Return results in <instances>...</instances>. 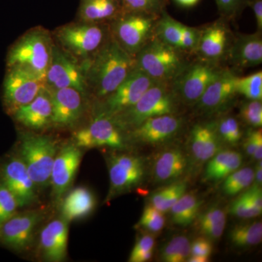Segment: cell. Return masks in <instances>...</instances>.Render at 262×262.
Segmentation results:
<instances>
[{
	"instance_id": "cell-12",
	"label": "cell",
	"mask_w": 262,
	"mask_h": 262,
	"mask_svg": "<svg viewBox=\"0 0 262 262\" xmlns=\"http://www.w3.org/2000/svg\"><path fill=\"white\" fill-rule=\"evenodd\" d=\"M46 84L50 89H74L82 94L87 86L85 75L80 67L64 52L54 47L46 72Z\"/></svg>"
},
{
	"instance_id": "cell-50",
	"label": "cell",
	"mask_w": 262,
	"mask_h": 262,
	"mask_svg": "<svg viewBox=\"0 0 262 262\" xmlns=\"http://www.w3.org/2000/svg\"><path fill=\"white\" fill-rule=\"evenodd\" d=\"M254 180H256V184L258 186L261 185L262 183V163L261 160H258L257 165L256 166V170H254Z\"/></svg>"
},
{
	"instance_id": "cell-33",
	"label": "cell",
	"mask_w": 262,
	"mask_h": 262,
	"mask_svg": "<svg viewBox=\"0 0 262 262\" xmlns=\"http://www.w3.org/2000/svg\"><path fill=\"white\" fill-rule=\"evenodd\" d=\"M187 184L178 182L170 184L155 192L150 198V203L157 209L163 212L168 211L172 206L186 193Z\"/></svg>"
},
{
	"instance_id": "cell-1",
	"label": "cell",
	"mask_w": 262,
	"mask_h": 262,
	"mask_svg": "<svg viewBox=\"0 0 262 262\" xmlns=\"http://www.w3.org/2000/svg\"><path fill=\"white\" fill-rule=\"evenodd\" d=\"M136 57L131 56L113 37L91 57L84 75L95 94L107 97L136 68Z\"/></svg>"
},
{
	"instance_id": "cell-19",
	"label": "cell",
	"mask_w": 262,
	"mask_h": 262,
	"mask_svg": "<svg viewBox=\"0 0 262 262\" xmlns=\"http://www.w3.org/2000/svg\"><path fill=\"white\" fill-rule=\"evenodd\" d=\"M39 220L40 216L37 212L15 213L0 226V242L16 251L27 249L32 244Z\"/></svg>"
},
{
	"instance_id": "cell-45",
	"label": "cell",
	"mask_w": 262,
	"mask_h": 262,
	"mask_svg": "<svg viewBox=\"0 0 262 262\" xmlns=\"http://www.w3.org/2000/svg\"><path fill=\"white\" fill-rule=\"evenodd\" d=\"M229 211L232 215L239 218L250 219L261 214L262 210L253 206L241 194L231 204Z\"/></svg>"
},
{
	"instance_id": "cell-32",
	"label": "cell",
	"mask_w": 262,
	"mask_h": 262,
	"mask_svg": "<svg viewBox=\"0 0 262 262\" xmlns=\"http://www.w3.org/2000/svg\"><path fill=\"white\" fill-rule=\"evenodd\" d=\"M225 212L219 208H211L200 216L198 225L202 233L211 239L222 237L226 226Z\"/></svg>"
},
{
	"instance_id": "cell-34",
	"label": "cell",
	"mask_w": 262,
	"mask_h": 262,
	"mask_svg": "<svg viewBox=\"0 0 262 262\" xmlns=\"http://www.w3.org/2000/svg\"><path fill=\"white\" fill-rule=\"evenodd\" d=\"M191 252V243L184 235L177 236L165 244L161 251V258L166 262L187 261Z\"/></svg>"
},
{
	"instance_id": "cell-24",
	"label": "cell",
	"mask_w": 262,
	"mask_h": 262,
	"mask_svg": "<svg viewBox=\"0 0 262 262\" xmlns=\"http://www.w3.org/2000/svg\"><path fill=\"white\" fill-rule=\"evenodd\" d=\"M220 140L214 122H201L193 126L190 134L191 149L196 160L208 161L221 151Z\"/></svg>"
},
{
	"instance_id": "cell-18",
	"label": "cell",
	"mask_w": 262,
	"mask_h": 262,
	"mask_svg": "<svg viewBox=\"0 0 262 262\" xmlns=\"http://www.w3.org/2000/svg\"><path fill=\"white\" fill-rule=\"evenodd\" d=\"M184 125L182 117L176 114L151 117L131 129V136L139 142L160 144L178 135Z\"/></svg>"
},
{
	"instance_id": "cell-22",
	"label": "cell",
	"mask_w": 262,
	"mask_h": 262,
	"mask_svg": "<svg viewBox=\"0 0 262 262\" xmlns=\"http://www.w3.org/2000/svg\"><path fill=\"white\" fill-rule=\"evenodd\" d=\"M68 234V225L64 220L52 221L42 229L39 244L43 256L47 261L59 262L65 259Z\"/></svg>"
},
{
	"instance_id": "cell-5",
	"label": "cell",
	"mask_w": 262,
	"mask_h": 262,
	"mask_svg": "<svg viewBox=\"0 0 262 262\" xmlns=\"http://www.w3.org/2000/svg\"><path fill=\"white\" fill-rule=\"evenodd\" d=\"M58 151L56 143L48 136L29 134L22 138L20 158L37 187L51 184L52 168Z\"/></svg>"
},
{
	"instance_id": "cell-30",
	"label": "cell",
	"mask_w": 262,
	"mask_h": 262,
	"mask_svg": "<svg viewBox=\"0 0 262 262\" xmlns=\"http://www.w3.org/2000/svg\"><path fill=\"white\" fill-rule=\"evenodd\" d=\"M182 24L172 18L165 10L157 20L155 37L168 46L180 50Z\"/></svg>"
},
{
	"instance_id": "cell-47",
	"label": "cell",
	"mask_w": 262,
	"mask_h": 262,
	"mask_svg": "<svg viewBox=\"0 0 262 262\" xmlns=\"http://www.w3.org/2000/svg\"><path fill=\"white\" fill-rule=\"evenodd\" d=\"M211 242L206 237H198L191 244V256L208 258L212 253Z\"/></svg>"
},
{
	"instance_id": "cell-17",
	"label": "cell",
	"mask_w": 262,
	"mask_h": 262,
	"mask_svg": "<svg viewBox=\"0 0 262 262\" xmlns=\"http://www.w3.org/2000/svg\"><path fill=\"white\" fill-rule=\"evenodd\" d=\"M236 72L224 68L222 73L208 86L195 106L201 113L213 114L225 110L237 96Z\"/></svg>"
},
{
	"instance_id": "cell-9",
	"label": "cell",
	"mask_w": 262,
	"mask_h": 262,
	"mask_svg": "<svg viewBox=\"0 0 262 262\" xmlns=\"http://www.w3.org/2000/svg\"><path fill=\"white\" fill-rule=\"evenodd\" d=\"M56 37L71 54L88 58L94 56L110 38L103 26L83 21L63 26L57 30Z\"/></svg>"
},
{
	"instance_id": "cell-39",
	"label": "cell",
	"mask_w": 262,
	"mask_h": 262,
	"mask_svg": "<svg viewBox=\"0 0 262 262\" xmlns=\"http://www.w3.org/2000/svg\"><path fill=\"white\" fill-rule=\"evenodd\" d=\"M239 117L253 128L262 126V103L260 100L246 99L239 107Z\"/></svg>"
},
{
	"instance_id": "cell-15",
	"label": "cell",
	"mask_w": 262,
	"mask_h": 262,
	"mask_svg": "<svg viewBox=\"0 0 262 262\" xmlns=\"http://www.w3.org/2000/svg\"><path fill=\"white\" fill-rule=\"evenodd\" d=\"M111 194L125 192L141 184L144 178V162L135 155H115L108 160Z\"/></svg>"
},
{
	"instance_id": "cell-46",
	"label": "cell",
	"mask_w": 262,
	"mask_h": 262,
	"mask_svg": "<svg viewBox=\"0 0 262 262\" xmlns=\"http://www.w3.org/2000/svg\"><path fill=\"white\" fill-rule=\"evenodd\" d=\"M245 151L248 156L261 160L262 158V131L261 128H253L249 131L244 142Z\"/></svg>"
},
{
	"instance_id": "cell-11",
	"label": "cell",
	"mask_w": 262,
	"mask_h": 262,
	"mask_svg": "<svg viewBox=\"0 0 262 262\" xmlns=\"http://www.w3.org/2000/svg\"><path fill=\"white\" fill-rule=\"evenodd\" d=\"M155 82L136 67L123 82L104 98L102 113L113 117L125 111L135 104Z\"/></svg>"
},
{
	"instance_id": "cell-36",
	"label": "cell",
	"mask_w": 262,
	"mask_h": 262,
	"mask_svg": "<svg viewBox=\"0 0 262 262\" xmlns=\"http://www.w3.org/2000/svg\"><path fill=\"white\" fill-rule=\"evenodd\" d=\"M235 89L237 95L244 96L246 99L261 101V71H258L246 77L237 76L235 80Z\"/></svg>"
},
{
	"instance_id": "cell-8",
	"label": "cell",
	"mask_w": 262,
	"mask_h": 262,
	"mask_svg": "<svg viewBox=\"0 0 262 262\" xmlns=\"http://www.w3.org/2000/svg\"><path fill=\"white\" fill-rule=\"evenodd\" d=\"M159 16L144 13H120L112 20L113 37L129 54L136 57L155 37V24Z\"/></svg>"
},
{
	"instance_id": "cell-26",
	"label": "cell",
	"mask_w": 262,
	"mask_h": 262,
	"mask_svg": "<svg viewBox=\"0 0 262 262\" xmlns=\"http://www.w3.org/2000/svg\"><path fill=\"white\" fill-rule=\"evenodd\" d=\"M95 206L96 199L92 192L86 187H76L62 202V216L67 222L80 220L92 213Z\"/></svg>"
},
{
	"instance_id": "cell-42",
	"label": "cell",
	"mask_w": 262,
	"mask_h": 262,
	"mask_svg": "<svg viewBox=\"0 0 262 262\" xmlns=\"http://www.w3.org/2000/svg\"><path fill=\"white\" fill-rule=\"evenodd\" d=\"M18 203L8 188L0 182V226L16 213Z\"/></svg>"
},
{
	"instance_id": "cell-48",
	"label": "cell",
	"mask_w": 262,
	"mask_h": 262,
	"mask_svg": "<svg viewBox=\"0 0 262 262\" xmlns=\"http://www.w3.org/2000/svg\"><path fill=\"white\" fill-rule=\"evenodd\" d=\"M242 194L253 206L262 210V191L259 186L254 184Z\"/></svg>"
},
{
	"instance_id": "cell-40",
	"label": "cell",
	"mask_w": 262,
	"mask_h": 262,
	"mask_svg": "<svg viewBox=\"0 0 262 262\" xmlns=\"http://www.w3.org/2000/svg\"><path fill=\"white\" fill-rule=\"evenodd\" d=\"M165 220L163 212L151 205L146 206L139 220L138 227L149 232L157 233L163 229Z\"/></svg>"
},
{
	"instance_id": "cell-2",
	"label": "cell",
	"mask_w": 262,
	"mask_h": 262,
	"mask_svg": "<svg viewBox=\"0 0 262 262\" xmlns=\"http://www.w3.org/2000/svg\"><path fill=\"white\" fill-rule=\"evenodd\" d=\"M179 103L170 83L155 82L135 104L111 117L119 127L131 130L151 117L176 114Z\"/></svg>"
},
{
	"instance_id": "cell-10",
	"label": "cell",
	"mask_w": 262,
	"mask_h": 262,
	"mask_svg": "<svg viewBox=\"0 0 262 262\" xmlns=\"http://www.w3.org/2000/svg\"><path fill=\"white\" fill-rule=\"evenodd\" d=\"M228 20L221 18L201 29L199 42L194 55L201 61L222 65L227 59L234 35Z\"/></svg>"
},
{
	"instance_id": "cell-14",
	"label": "cell",
	"mask_w": 262,
	"mask_h": 262,
	"mask_svg": "<svg viewBox=\"0 0 262 262\" xmlns=\"http://www.w3.org/2000/svg\"><path fill=\"white\" fill-rule=\"evenodd\" d=\"M75 144L77 147L92 149L108 146L121 148L123 139L117 126L111 117L101 113L89 126L77 131L74 136Z\"/></svg>"
},
{
	"instance_id": "cell-25",
	"label": "cell",
	"mask_w": 262,
	"mask_h": 262,
	"mask_svg": "<svg viewBox=\"0 0 262 262\" xmlns=\"http://www.w3.org/2000/svg\"><path fill=\"white\" fill-rule=\"evenodd\" d=\"M187 165V158L182 150H166L155 160L152 168L154 178L158 182H173L184 173Z\"/></svg>"
},
{
	"instance_id": "cell-16",
	"label": "cell",
	"mask_w": 262,
	"mask_h": 262,
	"mask_svg": "<svg viewBox=\"0 0 262 262\" xmlns=\"http://www.w3.org/2000/svg\"><path fill=\"white\" fill-rule=\"evenodd\" d=\"M80 148L75 144L64 146L57 153L51 175V185L55 198L61 199L70 189L82 159Z\"/></svg>"
},
{
	"instance_id": "cell-31",
	"label": "cell",
	"mask_w": 262,
	"mask_h": 262,
	"mask_svg": "<svg viewBox=\"0 0 262 262\" xmlns=\"http://www.w3.org/2000/svg\"><path fill=\"white\" fill-rule=\"evenodd\" d=\"M229 237L232 244L237 247H249L259 244L262 239L261 222H253L234 226Z\"/></svg>"
},
{
	"instance_id": "cell-3",
	"label": "cell",
	"mask_w": 262,
	"mask_h": 262,
	"mask_svg": "<svg viewBox=\"0 0 262 262\" xmlns=\"http://www.w3.org/2000/svg\"><path fill=\"white\" fill-rule=\"evenodd\" d=\"M136 68L155 82L170 83L189 61L185 53L153 37L136 56Z\"/></svg>"
},
{
	"instance_id": "cell-38",
	"label": "cell",
	"mask_w": 262,
	"mask_h": 262,
	"mask_svg": "<svg viewBox=\"0 0 262 262\" xmlns=\"http://www.w3.org/2000/svg\"><path fill=\"white\" fill-rule=\"evenodd\" d=\"M163 0H120L121 13H136L159 16L166 10Z\"/></svg>"
},
{
	"instance_id": "cell-49",
	"label": "cell",
	"mask_w": 262,
	"mask_h": 262,
	"mask_svg": "<svg viewBox=\"0 0 262 262\" xmlns=\"http://www.w3.org/2000/svg\"><path fill=\"white\" fill-rule=\"evenodd\" d=\"M247 7L252 10L256 18L257 32H262V0H248Z\"/></svg>"
},
{
	"instance_id": "cell-43",
	"label": "cell",
	"mask_w": 262,
	"mask_h": 262,
	"mask_svg": "<svg viewBox=\"0 0 262 262\" xmlns=\"http://www.w3.org/2000/svg\"><path fill=\"white\" fill-rule=\"evenodd\" d=\"M248 0H215L219 13L222 18L234 20L247 7Z\"/></svg>"
},
{
	"instance_id": "cell-54",
	"label": "cell",
	"mask_w": 262,
	"mask_h": 262,
	"mask_svg": "<svg viewBox=\"0 0 262 262\" xmlns=\"http://www.w3.org/2000/svg\"><path fill=\"white\" fill-rule=\"evenodd\" d=\"M116 1L118 2V3L120 4V0H116Z\"/></svg>"
},
{
	"instance_id": "cell-27",
	"label": "cell",
	"mask_w": 262,
	"mask_h": 262,
	"mask_svg": "<svg viewBox=\"0 0 262 262\" xmlns=\"http://www.w3.org/2000/svg\"><path fill=\"white\" fill-rule=\"evenodd\" d=\"M78 13L82 21L102 24L117 18L121 7L116 0H81Z\"/></svg>"
},
{
	"instance_id": "cell-7",
	"label": "cell",
	"mask_w": 262,
	"mask_h": 262,
	"mask_svg": "<svg viewBox=\"0 0 262 262\" xmlns=\"http://www.w3.org/2000/svg\"><path fill=\"white\" fill-rule=\"evenodd\" d=\"M46 77L22 66L8 67L3 87L5 107L13 114L46 89Z\"/></svg>"
},
{
	"instance_id": "cell-44",
	"label": "cell",
	"mask_w": 262,
	"mask_h": 262,
	"mask_svg": "<svg viewBox=\"0 0 262 262\" xmlns=\"http://www.w3.org/2000/svg\"><path fill=\"white\" fill-rule=\"evenodd\" d=\"M200 34L201 29L188 27L182 24L181 28V51L185 54L194 55L199 42Z\"/></svg>"
},
{
	"instance_id": "cell-20",
	"label": "cell",
	"mask_w": 262,
	"mask_h": 262,
	"mask_svg": "<svg viewBox=\"0 0 262 262\" xmlns=\"http://www.w3.org/2000/svg\"><path fill=\"white\" fill-rule=\"evenodd\" d=\"M226 61H228L234 72L261 65V33L237 34L234 36Z\"/></svg>"
},
{
	"instance_id": "cell-4",
	"label": "cell",
	"mask_w": 262,
	"mask_h": 262,
	"mask_svg": "<svg viewBox=\"0 0 262 262\" xmlns=\"http://www.w3.org/2000/svg\"><path fill=\"white\" fill-rule=\"evenodd\" d=\"M225 67L196 59L189 61L170 82L179 103L195 106L208 86L222 73Z\"/></svg>"
},
{
	"instance_id": "cell-37",
	"label": "cell",
	"mask_w": 262,
	"mask_h": 262,
	"mask_svg": "<svg viewBox=\"0 0 262 262\" xmlns=\"http://www.w3.org/2000/svg\"><path fill=\"white\" fill-rule=\"evenodd\" d=\"M214 123L217 134L222 143L236 145L242 139L241 124L235 117L224 116Z\"/></svg>"
},
{
	"instance_id": "cell-51",
	"label": "cell",
	"mask_w": 262,
	"mask_h": 262,
	"mask_svg": "<svg viewBox=\"0 0 262 262\" xmlns=\"http://www.w3.org/2000/svg\"><path fill=\"white\" fill-rule=\"evenodd\" d=\"M173 1L179 6L189 8L195 6L201 0H173Z\"/></svg>"
},
{
	"instance_id": "cell-53",
	"label": "cell",
	"mask_w": 262,
	"mask_h": 262,
	"mask_svg": "<svg viewBox=\"0 0 262 262\" xmlns=\"http://www.w3.org/2000/svg\"><path fill=\"white\" fill-rule=\"evenodd\" d=\"M163 1L164 2V3H166L167 5L168 4L169 0H163Z\"/></svg>"
},
{
	"instance_id": "cell-21",
	"label": "cell",
	"mask_w": 262,
	"mask_h": 262,
	"mask_svg": "<svg viewBox=\"0 0 262 262\" xmlns=\"http://www.w3.org/2000/svg\"><path fill=\"white\" fill-rule=\"evenodd\" d=\"M51 123L58 126L74 125L82 115V94L74 89H51Z\"/></svg>"
},
{
	"instance_id": "cell-35",
	"label": "cell",
	"mask_w": 262,
	"mask_h": 262,
	"mask_svg": "<svg viewBox=\"0 0 262 262\" xmlns=\"http://www.w3.org/2000/svg\"><path fill=\"white\" fill-rule=\"evenodd\" d=\"M225 179L224 192L227 195H236L251 185L254 181V170L251 168H238Z\"/></svg>"
},
{
	"instance_id": "cell-41",
	"label": "cell",
	"mask_w": 262,
	"mask_h": 262,
	"mask_svg": "<svg viewBox=\"0 0 262 262\" xmlns=\"http://www.w3.org/2000/svg\"><path fill=\"white\" fill-rule=\"evenodd\" d=\"M155 239L149 234L142 236L136 243L131 251L129 261L145 262L149 261L153 255Z\"/></svg>"
},
{
	"instance_id": "cell-28",
	"label": "cell",
	"mask_w": 262,
	"mask_h": 262,
	"mask_svg": "<svg viewBox=\"0 0 262 262\" xmlns=\"http://www.w3.org/2000/svg\"><path fill=\"white\" fill-rule=\"evenodd\" d=\"M204 178L210 182L225 179L239 168L243 162L241 153L232 150L220 151L208 160Z\"/></svg>"
},
{
	"instance_id": "cell-23",
	"label": "cell",
	"mask_w": 262,
	"mask_h": 262,
	"mask_svg": "<svg viewBox=\"0 0 262 262\" xmlns=\"http://www.w3.org/2000/svg\"><path fill=\"white\" fill-rule=\"evenodd\" d=\"M13 114L15 120L31 129H42L51 123L52 103L50 91L43 89L31 102L20 106Z\"/></svg>"
},
{
	"instance_id": "cell-52",
	"label": "cell",
	"mask_w": 262,
	"mask_h": 262,
	"mask_svg": "<svg viewBox=\"0 0 262 262\" xmlns=\"http://www.w3.org/2000/svg\"><path fill=\"white\" fill-rule=\"evenodd\" d=\"M208 258L201 257V256H191L188 258L187 261L190 262H206L208 261Z\"/></svg>"
},
{
	"instance_id": "cell-13",
	"label": "cell",
	"mask_w": 262,
	"mask_h": 262,
	"mask_svg": "<svg viewBox=\"0 0 262 262\" xmlns=\"http://www.w3.org/2000/svg\"><path fill=\"white\" fill-rule=\"evenodd\" d=\"M0 182L14 196L18 208L29 206L37 201V186L31 179L27 167L20 157H13L3 164Z\"/></svg>"
},
{
	"instance_id": "cell-29",
	"label": "cell",
	"mask_w": 262,
	"mask_h": 262,
	"mask_svg": "<svg viewBox=\"0 0 262 262\" xmlns=\"http://www.w3.org/2000/svg\"><path fill=\"white\" fill-rule=\"evenodd\" d=\"M201 201L194 194H184L169 211L175 225L187 227L191 225L199 213Z\"/></svg>"
},
{
	"instance_id": "cell-6",
	"label": "cell",
	"mask_w": 262,
	"mask_h": 262,
	"mask_svg": "<svg viewBox=\"0 0 262 262\" xmlns=\"http://www.w3.org/2000/svg\"><path fill=\"white\" fill-rule=\"evenodd\" d=\"M53 48L47 33L42 30L31 31L10 48L7 55V67L22 66L46 77Z\"/></svg>"
}]
</instances>
